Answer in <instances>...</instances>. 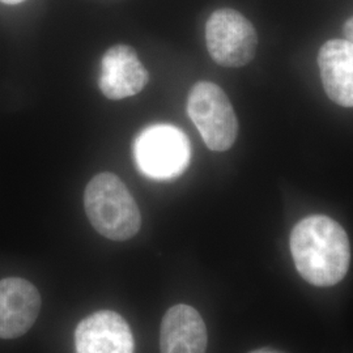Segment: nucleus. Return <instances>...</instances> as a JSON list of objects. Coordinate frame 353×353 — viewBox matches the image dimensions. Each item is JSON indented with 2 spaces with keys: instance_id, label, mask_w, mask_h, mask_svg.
<instances>
[{
  "instance_id": "nucleus-1",
  "label": "nucleus",
  "mask_w": 353,
  "mask_h": 353,
  "mask_svg": "<svg viewBox=\"0 0 353 353\" xmlns=\"http://www.w3.org/2000/svg\"><path fill=\"white\" fill-rule=\"evenodd\" d=\"M290 252L299 274L316 287H331L347 275L350 240L341 224L323 214L309 216L293 228Z\"/></svg>"
},
{
  "instance_id": "nucleus-2",
  "label": "nucleus",
  "mask_w": 353,
  "mask_h": 353,
  "mask_svg": "<svg viewBox=\"0 0 353 353\" xmlns=\"http://www.w3.org/2000/svg\"><path fill=\"white\" fill-rule=\"evenodd\" d=\"M84 207L90 224L109 240H130L139 232V207L126 185L113 173L92 178L84 192Z\"/></svg>"
},
{
  "instance_id": "nucleus-3",
  "label": "nucleus",
  "mask_w": 353,
  "mask_h": 353,
  "mask_svg": "<svg viewBox=\"0 0 353 353\" xmlns=\"http://www.w3.org/2000/svg\"><path fill=\"white\" fill-rule=\"evenodd\" d=\"M190 157L188 137L172 125L150 126L134 143V159L140 172L153 179L181 176L189 166Z\"/></svg>"
},
{
  "instance_id": "nucleus-4",
  "label": "nucleus",
  "mask_w": 353,
  "mask_h": 353,
  "mask_svg": "<svg viewBox=\"0 0 353 353\" xmlns=\"http://www.w3.org/2000/svg\"><path fill=\"white\" fill-rule=\"evenodd\" d=\"M188 113L205 145L214 152L229 150L239 135V121L225 92L210 81H199L189 94Z\"/></svg>"
},
{
  "instance_id": "nucleus-5",
  "label": "nucleus",
  "mask_w": 353,
  "mask_h": 353,
  "mask_svg": "<svg viewBox=\"0 0 353 353\" xmlns=\"http://www.w3.org/2000/svg\"><path fill=\"white\" fill-rule=\"evenodd\" d=\"M205 42L216 63L239 68L252 62L256 52L258 36L242 13L221 8L214 11L205 24Z\"/></svg>"
},
{
  "instance_id": "nucleus-6",
  "label": "nucleus",
  "mask_w": 353,
  "mask_h": 353,
  "mask_svg": "<svg viewBox=\"0 0 353 353\" xmlns=\"http://www.w3.org/2000/svg\"><path fill=\"white\" fill-rule=\"evenodd\" d=\"M150 81L147 68L137 51L127 45H117L103 54L99 85L110 100H125L138 94Z\"/></svg>"
},
{
  "instance_id": "nucleus-7",
  "label": "nucleus",
  "mask_w": 353,
  "mask_h": 353,
  "mask_svg": "<svg viewBox=\"0 0 353 353\" xmlns=\"http://www.w3.org/2000/svg\"><path fill=\"white\" fill-rule=\"evenodd\" d=\"M41 309L37 288L26 279L0 280V338L14 339L34 325Z\"/></svg>"
},
{
  "instance_id": "nucleus-8",
  "label": "nucleus",
  "mask_w": 353,
  "mask_h": 353,
  "mask_svg": "<svg viewBox=\"0 0 353 353\" xmlns=\"http://www.w3.org/2000/svg\"><path fill=\"white\" fill-rule=\"evenodd\" d=\"M77 353H134V338L123 316L103 310L87 316L75 332Z\"/></svg>"
},
{
  "instance_id": "nucleus-9",
  "label": "nucleus",
  "mask_w": 353,
  "mask_h": 353,
  "mask_svg": "<svg viewBox=\"0 0 353 353\" xmlns=\"http://www.w3.org/2000/svg\"><path fill=\"white\" fill-rule=\"evenodd\" d=\"M318 65L328 99L353 108V42L330 39L319 49Z\"/></svg>"
},
{
  "instance_id": "nucleus-10",
  "label": "nucleus",
  "mask_w": 353,
  "mask_h": 353,
  "mask_svg": "<svg viewBox=\"0 0 353 353\" xmlns=\"http://www.w3.org/2000/svg\"><path fill=\"white\" fill-rule=\"evenodd\" d=\"M207 328L189 305H176L165 314L160 332L161 353H205Z\"/></svg>"
},
{
  "instance_id": "nucleus-11",
  "label": "nucleus",
  "mask_w": 353,
  "mask_h": 353,
  "mask_svg": "<svg viewBox=\"0 0 353 353\" xmlns=\"http://www.w3.org/2000/svg\"><path fill=\"white\" fill-rule=\"evenodd\" d=\"M343 32H344L345 39H348V41L353 42V16L352 17H350V19L345 21L344 28H343Z\"/></svg>"
},
{
  "instance_id": "nucleus-12",
  "label": "nucleus",
  "mask_w": 353,
  "mask_h": 353,
  "mask_svg": "<svg viewBox=\"0 0 353 353\" xmlns=\"http://www.w3.org/2000/svg\"><path fill=\"white\" fill-rule=\"evenodd\" d=\"M0 1H3L6 4H19V3H21L24 0H0Z\"/></svg>"
},
{
  "instance_id": "nucleus-13",
  "label": "nucleus",
  "mask_w": 353,
  "mask_h": 353,
  "mask_svg": "<svg viewBox=\"0 0 353 353\" xmlns=\"http://www.w3.org/2000/svg\"><path fill=\"white\" fill-rule=\"evenodd\" d=\"M252 353H278L275 351H271V350H259V351H254Z\"/></svg>"
}]
</instances>
